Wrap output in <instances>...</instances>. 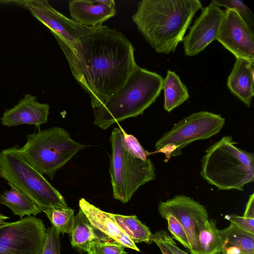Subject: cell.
<instances>
[{"mask_svg": "<svg viewBox=\"0 0 254 254\" xmlns=\"http://www.w3.org/2000/svg\"><path fill=\"white\" fill-rule=\"evenodd\" d=\"M82 88L95 109L125 84L137 65L125 35L106 25L92 27L79 38Z\"/></svg>", "mask_w": 254, "mask_h": 254, "instance_id": "1", "label": "cell"}, {"mask_svg": "<svg viewBox=\"0 0 254 254\" xmlns=\"http://www.w3.org/2000/svg\"><path fill=\"white\" fill-rule=\"evenodd\" d=\"M202 7L199 0H142L132 19L155 52L168 54L183 41Z\"/></svg>", "mask_w": 254, "mask_h": 254, "instance_id": "2", "label": "cell"}, {"mask_svg": "<svg viewBox=\"0 0 254 254\" xmlns=\"http://www.w3.org/2000/svg\"><path fill=\"white\" fill-rule=\"evenodd\" d=\"M164 78L136 65L124 86L94 109V124L105 130L111 125L142 115L163 89Z\"/></svg>", "mask_w": 254, "mask_h": 254, "instance_id": "3", "label": "cell"}, {"mask_svg": "<svg viewBox=\"0 0 254 254\" xmlns=\"http://www.w3.org/2000/svg\"><path fill=\"white\" fill-rule=\"evenodd\" d=\"M230 136L209 146L202 159L200 174L222 190H244L254 180V155L237 147Z\"/></svg>", "mask_w": 254, "mask_h": 254, "instance_id": "4", "label": "cell"}, {"mask_svg": "<svg viewBox=\"0 0 254 254\" xmlns=\"http://www.w3.org/2000/svg\"><path fill=\"white\" fill-rule=\"evenodd\" d=\"M0 178L30 198L41 211L68 207L59 191L25 159L16 146L0 152Z\"/></svg>", "mask_w": 254, "mask_h": 254, "instance_id": "5", "label": "cell"}, {"mask_svg": "<svg viewBox=\"0 0 254 254\" xmlns=\"http://www.w3.org/2000/svg\"><path fill=\"white\" fill-rule=\"evenodd\" d=\"M26 136V142L19 148L21 155L37 171L51 180L58 170L85 147L59 127L39 129Z\"/></svg>", "mask_w": 254, "mask_h": 254, "instance_id": "6", "label": "cell"}, {"mask_svg": "<svg viewBox=\"0 0 254 254\" xmlns=\"http://www.w3.org/2000/svg\"><path fill=\"white\" fill-rule=\"evenodd\" d=\"M24 7L53 34L65 55L71 73L81 86L82 77L80 65L81 45L79 38L92 27L80 24L55 9L47 0L13 1Z\"/></svg>", "mask_w": 254, "mask_h": 254, "instance_id": "7", "label": "cell"}, {"mask_svg": "<svg viewBox=\"0 0 254 254\" xmlns=\"http://www.w3.org/2000/svg\"><path fill=\"white\" fill-rule=\"evenodd\" d=\"M123 131L119 127H115L111 132L109 171L114 198L126 203L140 186L154 180L156 174L150 158H135L124 149L122 141Z\"/></svg>", "mask_w": 254, "mask_h": 254, "instance_id": "8", "label": "cell"}, {"mask_svg": "<svg viewBox=\"0 0 254 254\" xmlns=\"http://www.w3.org/2000/svg\"><path fill=\"white\" fill-rule=\"evenodd\" d=\"M225 120L218 114L207 111L194 113L179 121L172 129L156 142L155 153L165 154L168 160L171 156L182 153V150L197 140L209 138L218 133Z\"/></svg>", "mask_w": 254, "mask_h": 254, "instance_id": "9", "label": "cell"}, {"mask_svg": "<svg viewBox=\"0 0 254 254\" xmlns=\"http://www.w3.org/2000/svg\"><path fill=\"white\" fill-rule=\"evenodd\" d=\"M47 229L42 220L27 216L0 224V254H41Z\"/></svg>", "mask_w": 254, "mask_h": 254, "instance_id": "10", "label": "cell"}, {"mask_svg": "<svg viewBox=\"0 0 254 254\" xmlns=\"http://www.w3.org/2000/svg\"><path fill=\"white\" fill-rule=\"evenodd\" d=\"M158 212L162 218L170 214L178 219L186 232L190 254H196L198 233L209 219L206 208L190 197L180 194L165 201H160Z\"/></svg>", "mask_w": 254, "mask_h": 254, "instance_id": "11", "label": "cell"}, {"mask_svg": "<svg viewBox=\"0 0 254 254\" xmlns=\"http://www.w3.org/2000/svg\"><path fill=\"white\" fill-rule=\"evenodd\" d=\"M216 40L236 58L254 64V34L246 22L233 9L226 8Z\"/></svg>", "mask_w": 254, "mask_h": 254, "instance_id": "12", "label": "cell"}, {"mask_svg": "<svg viewBox=\"0 0 254 254\" xmlns=\"http://www.w3.org/2000/svg\"><path fill=\"white\" fill-rule=\"evenodd\" d=\"M224 16V11L212 3L202 8L190 31L183 39L186 56H194L215 40Z\"/></svg>", "mask_w": 254, "mask_h": 254, "instance_id": "13", "label": "cell"}, {"mask_svg": "<svg viewBox=\"0 0 254 254\" xmlns=\"http://www.w3.org/2000/svg\"><path fill=\"white\" fill-rule=\"evenodd\" d=\"M50 108L49 104L40 103L36 96L26 94L12 108L4 112L0 123L8 127L21 125L39 127L47 123Z\"/></svg>", "mask_w": 254, "mask_h": 254, "instance_id": "14", "label": "cell"}, {"mask_svg": "<svg viewBox=\"0 0 254 254\" xmlns=\"http://www.w3.org/2000/svg\"><path fill=\"white\" fill-rule=\"evenodd\" d=\"M79 208L86 216L98 236L102 240L114 241L125 248L140 252L135 244L105 212L82 198L79 201Z\"/></svg>", "mask_w": 254, "mask_h": 254, "instance_id": "15", "label": "cell"}, {"mask_svg": "<svg viewBox=\"0 0 254 254\" xmlns=\"http://www.w3.org/2000/svg\"><path fill=\"white\" fill-rule=\"evenodd\" d=\"M71 19L82 25L94 27L116 14L114 0H73L68 2Z\"/></svg>", "mask_w": 254, "mask_h": 254, "instance_id": "16", "label": "cell"}, {"mask_svg": "<svg viewBox=\"0 0 254 254\" xmlns=\"http://www.w3.org/2000/svg\"><path fill=\"white\" fill-rule=\"evenodd\" d=\"M254 64L249 61L236 58L227 85L230 91L248 107L254 96Z\"/></svg>", "mask_w": 254, "mask_h": 254, "instance_id": "17", "label": "cell"}, {"mask_svg": "<svg viewBox=\"0 0 254 254\" xmlns=\"http://www.w3.org/2000/svg\"><path fill=\"white\" fill-rule=\"evenodd\" d=\"M70 235L72 247L80 252H86L94 241L101 240L88 219L79 208L73 217Z\"/></svg>", "mask_w": 254, "mask_h": 254, "instance_id": "18", "label": "cell"}, {"mask_svg": "<svg viewBox=\"0 0 254 254\" xmlns=\"http://www.w3.org/2000/svg\"><path fill=\"white\" fill-rule=\"evenodd\" d=\"M164 109L170 112L190 97L186 86L174 71L168 70L164 79Z\"/></svg>", "mask_w": 254, "mask_h": 254, "instance_id": "19", "label": "cell"}, {"mask_svg": "<svg viewBox=\"0 0 254 254\" xmlns=\"http://www.w3.org/2000/svg\"><path fill=\"white\" fill-rule=\"evenodd\" d=\"M198 250L196 254H221L223 239L213 219L207 220L197 235Z\"/></svg>", "mask_w": 254, "mask_h": 254, "instance_id": "20", "label": "cell"}, {"mask_svg": "<svg viewBox=\"0 0 254 254\" xmlns=\"http://www.w3.org/2000/svg\"><path fill=\"white\" fill-rule=\"evenodd\" d=\"M0 204L8 207L21 219L24 216L36 215L41 212L30 198L11 187L0 195Z\"/></svg>", "mask_w": 254, "mask_h": 254, "instance_id": "21", "label": "cell"}, {"mask_svg": "<svg viewBox=\"0 0 254 254\" xmlns=\"http://www.w3.org/2000/svg\"><path fill=\"white\" fill-rule=\"evenodd\" d=\"M109 214L135 244L152 242V234L150 229L136 215L127 216L111 213Z\"/></svg>", "mask_w": 254, "mask_h": 254, "instance_id": "22", "label": "cell"}, {"mask_svg": "<svg viewBox=\"0 0 254 254\" xmlns=\"http://www.w3.org/2000/svg\"><path fill=\"white\" fill-rule=\"evenodd\" d=\"M223 239V248L233 247L242 254H254V234L246 232L234 224L220 230Z\"/></svg>", "mask_w": 254, "mask_h": 254, "instance_id": "23", "label": "cell"}, {"mask_svg": "<svg viewBox=\"0 0 254 254\" xmlns=\"http://www.w3.org/2000/svg\"><path fill=\"white\" fill-rule=\"evenodd\" d=\"M44 213L50 220L52 226L60 233L70 234L74 216V210L69 207H51Z\"/></svg>", "mask_w": 254, "mask_h": 254, "instance_id": "24", "label": "cell"}, {"mask_svg": "<svg viewBox=\"0 0 254 254\" xmlns=\"http://www.w3.org/2000/svg\"><path fill=\"white\" fill-rule=\"evenodd\" d=\"M220 7L235 10L246 22L250 28L254 30V15L249 7L240 0H212L211 2Z\"/></svg>", "mask_w": 254, "mask_h": 254, "instance_id": "25", "label": "cell"}, {"mask_svg": "<svg viewBox=\"0 0 254 254\" xmlns=\"http://www.w3.org/2000/svg\"><path fill=\"white\" fill-rule=\"evenodd\" d=\"M125 248L114 241L97 240L90 244L86 252L88 254H128Z\"/></svg>", "mask_w": 254, "mask_h": 254, "instance_id": "26", "label": "cell"}, {"mask_svg": "<svg viewBox=\"0 0 254 254\" xmlns=\"http://www.w3.org/2000/svg\"><path fill=\"white\" fill-rule=\"evenodd\" d=\"M168 222V228L173 238L185 248L190 250V245L186 232L178 219L172 214H167L162 217Z\"/></svg>", "mask_w": 254, "mask_h": 254, "instance_id": "27", "label": "cell"}, {"mask_svg": "<svg viewBox=\"0 0 254 254\" xmlns=\"http://www.w3.org/2000/svg\"><path fill=\"white\" fill-rule=\"evenodd\" d=\"M122 145L124 149L132 156L142 160L147 159L149 152L145 151L137 138L133 135L127 133L123 129Z\"/></svg>", "mask_w": 254, "mask_h": 254, "instance_id": "28", "label": "cell"}, {"mask_svg": "<svg viewBox=\"0 0 254 254\" xmlns=\"http://www.w3.org/2000/svg\"><path fill=\"white\" fill-rule=\"evenodd\" d=\"M60 234L53 226L47 228L41 254H61Z\"/></svg>", "mask_w": 254, "mask_h": 254, "instance_id": "29", "label": "cell"}, {"mask_svg": "<svg viewBox=\"0 0 254 254\" xmlns=\"http://www.w3.org/2000/svg\"><path fill=\"white\" fill-rule=\"evenodd\" d=\"M225 219L242 230L254 234V219L246 218L235 214L226 215Z\"/></svg>", "mask_w": 254, "mask_h": 254, "instance_id": "30", "label": "cell"}, {"mask_svg": "<svg viewBox=\"0 0 254 254\" xmlns=\"http://www.w3.org/2000/svg\"><path fill=\"white\" fill-rule=\"evenodd\" d=\"M152 236L162 242L174 254H189L178 247L173 239L166 231H157Z\"/></svg>", "mask_w": 254, "mask_h": 254, "instance_id": "31", "label": "cell"}, {"mask_svg": "<svg viewBox=\"0 0 254 254\" xmlns=\"http://www.w3.org/2000/svg\"><path fill=\"white\" fill-rule=\"evenodd\" d=\"M254 193L250 196L246 204L243 216L246 218L254 219Z\"/></svg>", "mask_w": 254, "mask_h": 254, "instance_id": "32", "label": "cell"}, {"mask_svg": "<svg viewBox=\"0 0 254 254\" xmlns=\"http://www.w3.org/2000/svg\"><path fill=\"white\" fill-rule=\"evenodd\" d=\"M151 240V242H154L157 245L162 254H174L162 242L153 236L152 234Z\"/></svg>", "mask_w": 254, "mask_h": 254, "instance_id": "33", "label": "cell"}, {"mask_svg": "<svg viewBox=\"0 0 254 254\" xmlns=\"http://www.w3.org/2000/svg\"><path fill=\"white\" fill-rule=\"evenodd\" d=\"M242 254L240 249L237 248L230 247L223 248L221 254Z\"/></svg>", "mask_w": 254, "mask_h": 254, "instance_id": "34", "label": "cell"}, {"mask_svg": "<svg viewBox=\"0 0 254 254\" xmlns=\"http://www.w3.org/2000/svg\"><path fill=\"white\" fill-rule=\"evenodd\" d=\"M9 218L8 217L0 213V224L5 222V221Z\"/></svg>", "mask_w": 254, "mask_h": 254, "instance_id": "35", "label": "cell"}, {"mask_svg": "<svg viewBox=\"0 0 254 254\" xmlns=\"http://www.w3.org/2000/svg\"></svg>", "mask_w": 254, "mask_h": 254, "instance_id": "36", "label": "cell"}]
</instances>
